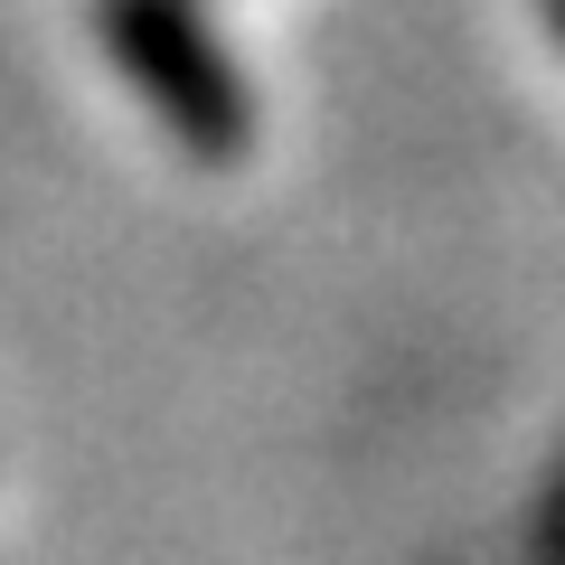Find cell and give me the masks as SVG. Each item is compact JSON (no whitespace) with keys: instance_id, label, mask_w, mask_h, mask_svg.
Listing matches in <instances>:
<instances>
[{"instance_id":"1","label":"cell","mask_w":565,"mask_h":565,"mask_svg":"<svg viewBox=\"0 0 565 565\" xmlns=\"http://www.w3.org/2000/svg\"><path fill=\"white\" fill-rule=\"evenodd\" d=\"M95 39L189 161H245L255 151V95H245L236 57L217 47L199 0H95Z\"/></svg>"},{"instance_id":"3","label":"cell","mask_w":565,"mask_h":565,"mask_svg":"<svg viewBox=\"0 0 565 565\" xmlns=\"http://www.w3.org/2000/svg\"><path fill=\"white\" fill-rule=\"evenodd\" d=\"M546 29H556V47H565V0H546Z\"/></svg>"},{"instance_id":"2","label":"cell","mask_w":565,"mask_h":565,"mask_svg":"<svg viewBox=\"0 0 565 565\" xmlns=\"http://www.w3.org/2000/svg\"><path fill=\"white\" fill-rule=\"evenodd\" d=\"M527 565H565V452H556V471H546L537 527H527Z\"/></svg>"}]
</instances>
